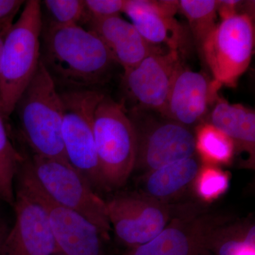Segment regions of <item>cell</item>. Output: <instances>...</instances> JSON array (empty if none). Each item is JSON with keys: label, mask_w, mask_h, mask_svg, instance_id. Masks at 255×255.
Instances as JSON below:
<instances>
[{"label": "cell", "mask_w": 255, "mask_h": 255, "mask_svg": "<svg viewBox=\"0 0 255 255\" xmlns=\"http://www.w3.org/2000/svg\"><path fill=\"white\" fill-rule=\"evenodd\" d=\"M217 8L216 0L178 1V11L187 18L191 36L201 49L217 24Z\"/></svg>", "instance_id": "ffe728a7"}, {"label": "cell", "mask_w": 255, "mask_h": 255, "mask_svg": "<svg viewBox=\"0 0 255 255\" xmlns=\"http://www.w3.org/2000/svg\"><path fill=\"white\" fill-rule=\"evenodd\" d=\"M43 4L50 14L49 21L55 24L81 26L89 21L83 0H45Z\"/></svg>", "instance_id": "cb8c5ba5"}, {"label": "cell", "mask_w": 255, "mask_h": 255, "mask_svg": "<svg viewBox=\"0 0 255 255\" xmlns=\"http://www.w3.org/2000/svg\"><path fill=\"white\" fill-rule=\"evenodd\" d=\"M10 227L6 221H3L0 223V246L2 244L3 241L9 232Z\"/></svg>", "instance_id": "83f0119b"}, {"label": "cell", "mask_w": 255, "mask_h": 255, "mask_svg": "<svg viewBox=\"0 0 255 255\" xmlns=\"http://www.w3.org/2000/svg\"><path fill=\"white\" fill-rule=\"evenodd\" d=\"M4 120L0 115V200L13 207L15 179L25 155L11 143Z\"/></svg>", "instance_id": "44dd1931"}, {"label": "cell", "mask_w": 255, "mask_h": 255, "mask_svg": "<svg viewBox=\"0 0 255 255\" xmlns=\"http://www.w3.org/2000/svg\"><path fill=\"white\" fill-rule=\"evenodd\" d=\"M127 113L136 136L135 169L150 172L195 156V137L189 128L140 107H134Z\"/></svg>", "instance_id": "8992f818"}, {"label": "cell", "mask_w": 255, "mask_h": 255, "mask_svg": "<svg viewBox=\"0 0 255 255\" xmlns=\"http://www.w3.org/2000/svg\"><path fill=\"white\" fill-rule=\"evenodd\" d=\"M41 1H26L4 37L0 63V115L9 118L41 62Z\"/></svg>", "instance_id": "7a4b0ae2"}, {"label": "cell", "mask_w": 255, "mask_h": 255, "mask_svg": "<svg viewBox=\"0 0 255 255\" xmlns=\"http://www.w3.org/2000/svg\"><path fill=\"white\" fill-rule=\"evenodd\" d=\"M84 1L90 20L119 16L121 12H123L126 0H85Z\"/></svg>", "instance_id": "d4e9b609"}, {"label": "cell", "mask_w": 255, "mask_h": 255, "mask_svg": "<svg viewBox=\"0 0 255 255\" xmlns=\"http://www.w3.org/2000/svg\"><path fill=\"white\" fill-rule=\"evenodd\" d=\"M19 184L46 212L55 243L65 255H101L103 236L99 228L73 210L54 200L41 185L25 156L16 174Z\"/></svg>", "instance_id": "52a82bcc"}, {"label": "cell", "mask_w": 255, "mask_h": 255, "mask_svg": "<svg viewBox=\"0 0 255 255\" xmlns=\"http://www.w3.org/2000/svg\"><path fill=\"white\" fill-rule=\"evenodd\" d=\"M221 87L214 79L182 63L174 76L162 115L189 128L199 125L219 97Z\"/></svg>", "instance_id": "9a60e30c"}, {"label": "cell", "mask_w": 255, "mask_h": 255, "mask_svg": "<svg viewBox=\"0 0 255 255\" xmlns=\"http://www.w3.org/2000/svg\"><path fill=\"white\" fill-rule=\"evenodd\" d=\"M4 221V220H3L2 219H1V216H0V223L1 222V221Z\"/></svg>", "instance_id": "f546056e"}, {"label": "cell", "mask_w": 255, "mask_h": 255, "mask_svg": "<svg viewBox=\"0 0 255 255\" xmlns=\"http://www.w3.org/2000/svg\"><path fill=\"white\" fill-rule=\"evenodd\" d=\"M220 226L211 241V250L218 255H255V226L242 231Z\"/></svg>", "instance_id": "7402d4cb"}, {"label": "cell", "mask_w": 255, "mask_h": 255, "mask_svg": "<svg viewBox=\"0 0 255 255\" xmlns=\"http://www.w3.org/2000/svg\"><path fill=\"white\" fill-rule=\"evenodd\" d=\"M105 95L92 89L60 93L63 105L62 137L69 164L91 184L105 189L94 135V117Z\"/></svg>", "instance_id": "5b68a950"}, {"label": "cell", "mask_w": 255, "mask_h": 255, "mask_svg": "<svg viewBox=\"0 0 255 255\" xmlns=\"http://www.w3.org/2000/svg\"><path fill=\"white\" fill-rule=\"evenodd\" d=\"M221 226L209 215L177 216L153 239L132 248L128 255H205Z\"/></svg>", "instance_id": "5bb4252c"}, {"label": "cell", "mask_w": 255, "mask_h": 255, "mask_svg": "<svg viewBox=\"0 0 255 255\" xmlns=\"http://www.w3.org/2000/svg\"><path fill=\"white\" fill-rule=\"evenodd\" d=\"M29 159L36 179L54 200L88 220L103 236L108 234L112 228L107 202L68 161L34 155Z\"/></svg>", "instance_id": "ba28073f"}, {"label": "cell", "mask_w": 255, "mask_h": 255, "mask_svg": "<svg viewBox=\"0 0 255 255\" xmlns=\"http://www.w3.org/2000/svg\"><path fill=\"white\" fill-rule=\"evenodd\" d=\"M15 222L0 246V255H53L59 251L42 206L15 183Z\"/></svg>", "instance_id": "7c38bea8"}, {"label": "cell", "mask_w": 255, "mask_h": 255, "mask_svg": "<svg viewBox=\"0 0 255 255\" xmlns=\"http://www.w3.org/2000/svg\"><path fill=\"white\" fill-rule=\"evenodd\" d=\"M16 110L22 135L33 155L68 161L62 137L60 93L41 60L18 100Z\"/></svg>", "instance_id": "3957f363"}, {"label": "cell", "mask_w": 255, "mask_h": 255, "mask_svg": "<svg viewBox=\"0 0 255 255\" xmlns=\"http://www.w3.org/2000/svg\"><path fill=\"white\" fill-rule=\"evenodd\" d=\"M111 228L122 243L135 248L155 238L173 218L167 203L141 193H124L107 202Z\"/></svg>", "instance_id": "30bf717a"}, {"label": "cell", "mask_w": 255, "mask_h": 255, "mask_svg": "<svg viewBox=\"0 0 255 255\" xmlns=\"http://www.w3.org/2000/svg\"><path fill=\"white\" fill-rule=\"evenodd\" d=\"M196 153L203 164L218 166L228 164L236 154L234 142L228 135L209 122H202L196 127Z\"/></svg>", "instance_id": "d6986e66"}, {"label": "cell", "mask_w": 255, "mask_h": 255, "mask_svg": "<svg viewBox=\"0 0 255 255\" xmlns=\"http://www.w3.org/2000/svg\"><path fill=\"white\" fill-rule=\"evenodd\" d=\"M196 195L206 202H212L227 191L229 174L218 166L202 164L193 182Z\"/></svg>", "instance_id": "603a6c76"}, {"label": "cell", "mask_w": 255, "mask_h": 255, "mask_svg": "<svg viewBox=\"0 0 255 255\" xmlns=\"http://www.w3.org/2000/svg\"><path fill=\"white\" fill-rule=\"evenodd\" d=\"M182 57L159 46L135 68L124 72V85L135 107L162 114Z\"/></svg>", "instance_id": "8fae6325"}, {"label": "cell", "mask_w": 255, "mask_h": 255, "mask_svg": "<svg viewBox=\"0 0 255 255\" xmlns=\"http://www.w3.org/2000/svg\"><path fill=\"white\" fill-rule=\"evenodd\" d=\"M94 135L106 189L122 187L135 169L136 136L127 109L104 97L94 117Z\"/></svg>", "instance_id": "277c9868"}, {"label": "cell", "mask_w": 255, "mask_h": 255, "mask_svg": "<svg viewBox=\"0 0 255 255\" xmlns=\"http://www.w3.org/2000/svg\"><path fill=\"white\" fill-rule=\"evenodd\" d=\"M4 36L0 33V63H1V53H2L3 44H4Z\"/></svg>", "instance_id": "f1b7e54d"}, {"label": "cell", "mask_w": 255, "mask_h": 255, "mask_svg": "<svg viewBox=\"0 0 255 255\" xmlns=\"http://www.w3.org/2000/svg\"><path fill=\"white\" fill-rule=\"evenodd\" d=\"M195 156L146 172L141 182V194L167 203L192 184L200 169Z\"/></svg>", "instance_id": "ac0fdd59"}, {"label": "cell", "mask_w": 255, "mask_h": 255, "mask_svg": "<svg viewBox=\"0 0 255 255\" xmlns=\"http://www.w3.org/2000/svg\"><path fill=\"white\" fill-rule=\"evenodd\" d=\"M41 60L55 85L85 90L101 83L114 61L95 33L78 25L43 23Z\"/></svg>", "instance_id": "6da1fadb"}, {"label": "cell", "mask_w": 255, "mask_h": 255, "mask_svg": "<svg viewBox=\"0 0 255 255\" xmlns=\"http://www.w3.org/2000/svg\"><path fill=\"white\" fill-rule=\"evenodd\" d=\"M26 1L22 0H0V33L6 36L14 23L15 16Z\"/></svg>", "instance_id": "484cf974"}, {"label": "cell", "mask_w": 255, "mask_h": 255, "mask_svg": "<svg viewBox=\"0 0 255 255\" xmlns=\"http://www.w3.org/2000/svg\"><path fill=\"white\" fill-rule=\"evenodd\" d=\"M253 16L237 14L221 20L201 47V53L215 81L236 87L249 67L254 53Z\"/></svg>", "instance_id": "9c48e42d"}, {"label": "cell", "mask_w": 255, "mask_h": 255, "mask_svg": "<svg viewBox=\"0 0 255 255\" xmlns=\"http://www.w3.org/2000/svg\"><path fill=\"white\" fill-rule=\"evenodd\" d=\"M210 124L234 142L236 152L246 153L247 162L253 165L255 156V111L218 97L210 114Z\"/></svg>", "instance_id": "e0dca14e"}, {"label": "cell", "mask_w": 255, "mask_h": 255, "mask_svg": "<svg viewBox=\"0 0 255 255\" xmlns=\"http://www.w3.org/2000/svg\"><path fill=\"white\" fill-rule=\"evenodd\" d=\"M86 24L87 30L102 40L114 61L122 65L124 72L135 68L159 47L147 43L135 26L120 15L90 19Z\"/></svg>", "instance_id": "2e32d148"}, {"label": "cell", "mask_w": 255, "mask_h": 255, "mask_svg": "<svg viewBox=\"0 0 255 255\" xmlns=\"http://www.w3.org/2000/svg\"><path fill=\"white\" fill-rule=\"evenodd\" d=\"M243 4V1H237V0L218 1V14H219L222 20L232 17L237 14H241L239 13V10L241 9V5Z\"/></svg>", "instance_id": "4316f807"}, {"label": "cell", "mask_w": 255, "mask_h": 255, "mask_svg": "<svg viewBox=\"0 0 255 255\" xmlns=\"http://www.w3.org/2000/svg\"><path fill=\"white\" fill-rule=\"evenodd\" d=\"M178 11V1L174 0H126L123 10L147 43L183 57L190 46L191 35L176 18Z\"/></svg>", "instance_id": "4fadbf2b"}]
</instances>
